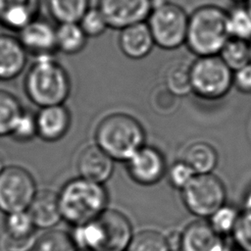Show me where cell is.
Returning <instances> with one entry per match:
<instances>
[{"label":"cell","mask_w":251,"mask_h":251,"mask_svg":"<svg viewBox=\"0 0 251 251\" xmlns=\"http://www.w3.org/2000/svg\"><path fill=\"white\" fill-rule=\"evenodd\" d=\"M62 219L73 226L96 220L108 209L109 195L104 184L75 177L58 193Z\"/></svg>","instance_id":"1"},{"label":"cell","mask_w":251,"mask_h":251,"mask_svg":"<svg viewBox=\"0 0 251 251\" xmlns=\"http://www.w3.org/2000/svg\"><path fill=\"white\" fill-rule=\"evenodd\" d=\"M24 87L28 99L43 108L65 103L71 92V79L53 56H43L35 58L27 70Z\"/></svg>","instance_id":"2"},{"label":"cell","mask_w":251,"mask_h":251,"mask_svg":"<svg viewBox=\"0 0 251 251\" xmlns=\"http://www.w3.org/2000/svg\"><path fill=\"white\" fill-rule=\"evenodd\" d=\"M94 140L114 161L126 162L145 145V131L134 117L113 113L97 124Z\"/></svg>","instance_id":"3"},{"label":"cell","mask_w":251,"mask_h":251,"mask_svg":"<svg viewBox=\"0 0 251 251\" xmlns=\"http://www.w3.org/2000/svg\"><path fill=\"white\" fill-rule=\"evenodd\" d=\"M228 38L226 11L223 8L205 4L189 15L185 45L197 57L219 55Z\"/></svg>","instance_id":"4"},{"label":"cell","mask_w":251,"mask_h":251,"mask_svg":"<svg viewBox=\"0 0 251 251\" xmlns=\"http://www.w3.org/2000/svg\"><path fill=\"white\" fill-rule=\"evenodd\" d=\"M152 10L146 21L155 45L174 50L185 44L189 15L178 4L169 0H152Z\"/></svg>","instance_id":"5"},{"label":"cell","mask_w":251,"mask_h":251,"mask_svg":"<svg viewBox=\"0 0 251 251\" xmlns=\"http://www.w3.org/2000/svg\"><path fill=\"white\" fill-rule=\"evenodd\" d=\"M192 92L206 100L225 97L233 85V72L219 55L197 57L190 64Z\"/></svg>","instance_id":"6"},{"label":"cell","mask_w":251,"mask_h":251,"mask_svg":"<svg viewBox=\"0 0 251 251\" xmlns=\"http://www.w3.org/2000/svg\"><path fill=\"white\" fill-rule=\"evenodd\" d=\"M180 192L185 208L198 218L209 219L226 204V186L214 174L196 175Z\"/></svg>","instance_id":"7"},{"label":"cell","mask_w":251,"mask_h":251,"mask_svg":"<svg viewBox=\"0 0 251 251\" xmlns=\"http://www.w3.org/2000/svg\"><path fill=\"white\" fill-rule=\"evenodd\" d=\"M37 191L35 180L26 169L5 167L0 173V211L7 215L27 210Z\"/></svg>","instance_id":"8"},{"label":"cell","mask_w":251,"mask_h":251,"mask_svg":"<svg viewBox=\"0 0 251 251\" xmlns=\"http://www.w3.org/2000/svg\"><path fill=\"white\" fill-rule=\"evenodd\" d=\"M94 251H126L134 235L128 218L115 209H107L96 220Z\"/></svg>","instance_id":"9"},{"label":"cell","mask_w":251,"mask_h":251,"mask_svg":"<svg viewBox=\"0 0 251 251\" xmlns=\"http://www.w3.org/2000/svg\"><path fill=\"white\" fill-rule=\"evenodd\" d=\"M152 7V0H98L97 3L109 27L119 30L146 22Z\"/></svg>","instance_id":"10"},{"label":"cell","mask_w":251,"mask_h":251,"mask_svg":"<svg viewBox=\"0 0 251 251\" xmlns=\"http://www.w3.org/2000/svg\"><path fill=\"white\" fill-rule=\"evenodd\" d=\"M126 163V171L133 181L140 185H153L167 174L164 155L153 146H142Z\"/></svg>","instance_id":"11"},{"label":"cell","mask_w":251,"mask_h":251,"mask_svg":"<svg viewBox=\"0 0 251 251\" xmlns=\"http://www.w3.org/2000/svg\"><path fill=\"white\" fill-rule=\"evenodd\" d=\"M36 226L27 210L7 214L1 245L4 251H30L36 241Z\"/></svg>","instance_id":"12"},{"label":"cell","mask_w":251,"mask_h":251,"mask_svg":"<svg viewBox=\"0 0 251 251\" xmlns=\"http://www.w3.org/2000/svg\"><path fill=\"white\" fill-rule=\"evenodd\" d=\"M18 38L28 55L34 58L53 56L58 51L56 25L40 16L21 29Z\"/></svg>","instance_id":"13"},{"label":"cell","mask_w":251,"mask_h":251,"mask_svg":"<svg viewBox=\"0 0 251 251\" xmlns=\"http://www.w3.org/2000/svg\"><path fill=\"white\" fill-rule=\"evenodd\" d=\"M226 237L217 233L209 222L189 223L179 232V251H231Z\"/></svg>","instance_id":"14"},{"label":"cell","mask_w":251,"mask_h":251,"mask_svg":"<svg viewBox=\"0 0 251 251\" xmlns=\"http://www.w3.org/2000/svg\"><path fill=\"white\" fill-rule=\"evenodd\" d=\"M114 160L97 144L86 145L78 154L76 169L80 177L104 184L114 172Z\"/></svg>","instance_id":"15"},{"label":"cell","mask_w":251,"mask_h":251,"mask_svg":"<svg viewBox=\"0 0 251 251\" xmlns=\"http://www.w3.org/2000/svg\"><path fill=\"white\" fill-rule=\"evenodd\" d=\"M37 136L46 142L62 139L71 126V113L64 105H53L40 108L35 114Z\"/></svg>","instance_id":"16"},{"label":"cell","mask_w":251,"mask_h":251,"mask_svg":"<svg viewBox=\"0 0 251 251\" xmlns=\"http://www.w3.org/2000/svg\"><path fill=\"white\" fill-rule=\"evenodd\" d=\"M42 0H0V25L18 33L39 17Z\"/></svg>","instance_id":"17"},{"label":"cell","mask_w":251,"mask_h":251,"mask_svg":"<svg viewBox=\"0 0 251 251\" xmlns=\"http://www.w3.org/2000/svg\"><path fill=\"white\" fill-rule=\"evenodd\" d=\"M28 53L18 36L0 33V80L8 81L25 70Z\"/></svg>","instance_id":"18"},{"label":"cell","mask_w":251,"mask_h":251,"mask_svg":"<svg viewBox=\"0 0 251 251\" xmlns=\"http://www.w3.org/2000/svg\"><path fill=\"white\" fill-rule=\"evenodd\" d=\"M118 43L123 54L132 60L145 58L155 46V41L146 22L121 29Z\"/></svg>","instance_id":"19"},{"label":"cell","mask_w":251,"mask_h":251,"mask_svg":"<svg viewBox=\"0 0 251 251\" xmlns=\"http://www.w3.org/2000/svg\"><path fill=\"white\" fill-rule=\"evenodd\" d=\"M36 228L49 230L62 221L58 193L43 189L37 191L27 209Z\"/></svg>","instance_id":"20"},{"label":"cell","mask_w":251,"mask_h":251,"mask_svg":"<svg viewBox=\"0 0 251 251\" xmlns=\"http://www.w3.org/2000/svg\"><path fill=\"white\" fill-rule=\"evenodd\" d=\"M196 175L212 174L216 169L219 156L216 148L208 142L196 141L189 144L183 151L182 158Z\"/></svg>","instance_id":"21"},{"label":"cell","mask_w":251,"mask_h":251,"mask_svg":"<svg viewBox=\"0 0 251 251\" xmlns=\"http://www.w3.org/2000/svg\"><path fill=\"white\" fill-rule=\"evenodd\" d=\"M87 40L88 36L78 23H64L56 25L57 50L64 54L75 55L81 52Z\"/></svg>","instance_id":"22"},{"label":"cell","mask_w":251,"mask_h":251,"mask_svg":"<svg viewBox=\"0 0 251 251\" xmlns=\"http://www.w3.org/2000/svg\"><path fill=\"white\" fill-rule=\"evenodd\" d=\"M50 17L58 24L78 23L90 8L89 0H44Z\"/></svg>","instance_id":"23"},{"label":"cell","mask_w":251,"mask_h":251,"mask_svg":"<svg viewBox=\"0 0 251 251\" xmlns=\"http://www.w3.org/2000/svg\"><path fill=\"white\" fill-rule=\"evenodd\" d=\"M166 88L175 96H183L191 90L190 65L183 61L173 62L167 69L164 75Z\"/></svg>","instance_id":"24"},{"label":"cell","mask_w":251,"mask_h":251,"mask_svg":"<svg viewBox=\"0 0 251 251\" xmlns=\"http://www.w3.org/2000/svg\"><path fill=\"white\" fill-rule=\"evenodd\" d=\"M219 56L232 72L237 71L251 63L249 41L229 37Z\"/></svg>","instance_id":"25"},{"label":"cell","mask_w":251,"mask_h":251,"mask_svg":"<svg viewBox=\"0 0 251 251\" xmlns=\"http://www.w3.org/2000/svg\"><path fill=\"white\" fill-rule=\"evenodd\" d=\"M23 111L21 102L13 93L0 89V137L10 136Z\"/></svg>","instance_id":"26"},{"label":"cell","mask_w":251,"mask_h":251,"mask_svg":"<svg viewBox=\"0 0 251 251\" xmlns=\"http://www.w3.org/2000/svg\"><path fill=\"white\" fill-rule=\"evenodd\" d=\"M226 25L229 37L251 40V13L245 4H235L226 11Z\"/></svg>","instance_id":"27"},{"label":"cell","mask_w":251,"mask_h":251,"mask_svg":"<svg viewBox=\"0 0 251 251\" xmlns=\"http://www.w3.org/2000/svg\"><path fill=\"white\" fill-rule=\"evenodd\" d=\"M126 251H173L167 235L155 229L134 233Z\"/></svg>","instance_id":"28"},{"label":"cell","mask_w":251,"mask_h":251,"mask_svg":"<svg viewBox=\"0 0 251 251\" xmlns=\"http://www.w3.org/2000/svg\"><path fill=\"white\" fill-rule=\"evenodd\" d=\"M30 251H77V249L70 233L52 228L36 238Z\"/></svg>","instance_id":"29"},{"label":"cell","mask_w":251,"mask_h":251,"mask_svg":"<svg viewBox=\"0 0 251 251\" xmlns=\"http://www.w3.org/2000/svg\"><path fill=\"white\" fill-rule=\"evenodd\" d=\"M239 214L240 212H238L233 206L225 204L209 218L208 222L217 233L226 237L227 235H231L236 226Z\"/></svg>","instance_id":"30"},{"label":"cell","mask_w":251,"mask_h":251,"mask_svg":"<svg viewBox=\"0 0 251 251\" xmlns=\"http://www.w3.org/2000/svg\"><path fill=\"white\" fill-rule=\"evenodd\" d=\"M84 33L89 37L102 35L109 25L101 11L96 7H90L78 22Z\"/></svg>","instance_id":"31"},{"label":"cell","mask_w":251,"mask_h":251,"mask_svg":"<svg viewBox=\"0 0 251 251\" xmlns=\"http://www.w3.org/2000/svg\"><path fill=\"white\" fill-rule=\"evenodd\" d=\"M19 142H27L37 136L35 115L28 111H23L10 134Z\"/></svg>","instance_id":"32"},{"label":"cell","mask_w":251,"mask_h":251,"mask_svg":"<svg viewBox=\"0 0 251 251\" xmlns=\"http://www.w3.org/2000/svg\"><path fill=\"white\" fill-rule=\"evenodd\" d=\"M233 241L238 249L251 251V212H240L236 226L231 233Z\"/></svg>","instance_id":"33"},{"label":"cell","mask_w":251,"mask_h":251,"mask_svg":"<svg viewBox=\"0 0 251 251\" xmlns=\"http://www.w3.org/2000/svg\"><path fill=\"white\" fill-rule=\"evenodd\" d=\"M195 176V172L183 160L176 161L167 170V176L170 184L180 191Z\"/></svg>","instance_id":"34"},{"label":"cell","mask_w":251,"mask_h":251,"mask_svg":"<svg viewBox=\"0 0 251 251\" xmlns=\"http://www.w3.org/2000/svg\"><path fill=\"white\" fill-rule=\"evenodd\" d=\"M233 85L240 92L251 94V63L233 72Z\"/></svg>","instance_id":"35"},{"label":"cell","mask_w":251,"mask_h":251,"mask_svg":"<svg viewBox=\"0 0 251 251\" xmlns=\"http://www.w3.org/2000/svg\"><path fill=\"white\" fill-rule=\"evenodd\" d=\"M243 207L245 211L251 212V184L248 186V188L245 191V194L243 197Z\"/></svg>","instance_id":"36"},{"label":"cell","mask_w":251,"mask_h":251,"mask_svg":"<svg viewBox=\"0 0 251 251\" xmlns=\"http://www.w3.org/2000/svg\"><path fill=\"white\" fill-rule=\"evenodd\" d=\"M4 168H5V162H4L3 155H2V153L0 152V173L4 170Z\"/></svg>","instance_id":"37"},{"label":"cell","mask_w":251,"mask_h":251,"mask_svg":"<svg viewBox=\"0 0 251 251\" xmlns=\"http://www.w3.org/2000/svg\"><path fill=\"white\" fill-rule=\"evenodd\" d=\"M246 8L248 9V11L251 13V0H246V2L244 3Z\"/></svg>","instance_id":"38"},{"label":"cell","mask_w":251,"mask_h":251,"mask_svg":"<svg viewBox=\"0 0 251 251\" xmlns=\"http://www.w3.org/2000/svg\"><path fill=\"white\" fill-rule=\"evenodd\" d=\"M232 2H234L235 4H244L246 2V0H230Z\"/></svg>","instance_id":"39"},{"label":"cell","mask_w":251,"mask_h":251,"mask_svg":"<svg viewBox=\"0 0 251 251\" xmlns=\"http://www.w3.org/2000/svg\"><path fill=\"white\" fill-rule=\"evenodd\" d=\"M249 44H250V53H251V40L249 41Z\"/></svg>","instance_id":"40"},{"label":"cell","mask_w":251,"mask_h":251,"mask_svg":"<svg viewBox=\"0 0 251 251\" xmlns=\"http://www.w3.org/2000/svg\"><path fill=\"white\" fill-rule=\"evenodd\" d=\"M77 251H90V250H77Z\"/></svg>","instance_id":"41"}]
</instances>
